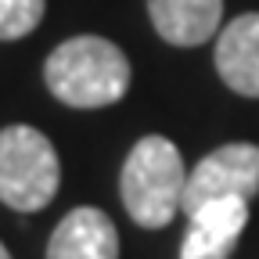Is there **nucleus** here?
<instances>
[{"label": "nucleus", "instance_id": "f257e3e1", "mask_svg": "<svg viewBox=\"0 0 259 259\" xmlns=\"http://www.w3.org/2000/svg\"><path fill=\"white\" fill-rule=\"evenodd\" d=\"M47 90L69 108L115 105L130 87V61L105 36H72L51 51L44 65Z\"/></svg>", "mask_w": 259, "mask_h": 259}, {"label": "nucleus", "instance_id": "f03ea898", "mask_svg": "<svg viewBox=\"0 0 259 259\" xmlns=\"http://www.w3.org/2000/svg\"><path fill=\"white\" fill-rule=\"evenodd\" d=\"M184 187H187L184 155L169 137L158 134L141 137L122 162V177H119L122 205L130 220L148 227V231L166 227L180 212Z\"/></svg>", "mask_w": 259, "mask_h": 259}, {"label": "nucleus", "instance_id": "7ed1b4c3", "mask_svg": "<svg viewBox=\"0 0 259 259\" xmlns=\"http://www.w3.org/2000/svg\"><path fill=\"white\" fill-rule=\"evenodd\" d=\"M58 151L36 126L15 122L0 130V202L18 212H40L58 194Z\"/></svg>", "mask_w": 259, "mask_h": 259}, {"label": "nucleus", "instance_id": "20e7f679", "mask_svg": "<svg viewBox=\"0 0 259 259\" xmlns=\"http://www.w3.org/2000/svg\"><path fill=\"white\" fill-rule=\"evenodd\" d=\"M259 194V148L255 144H223L209 151L198 166L187 173L184 187V216H194L212 202H252Z\"/></svg>", "mask_w": 259, "mask_h": 259}, {"label": "nucleus", "instance_id": "39448f33", "mask_svg": "<svg viewBox=\"0 0 259 259\" xmlns=\"http://www.w3.org/2000/svg\"><path fill=\"white\" fill-rule=\"evenodd\" d=\"M216 72L241 97H259V11L238 15L220 29L216 40Z\"/></svg>", "mask_w": 259, "mask_h": 259}, {"label": "nucleus", "instance_id": "423d86ee", "mask_svg": "<svg viewBox=\"0 0 259 259\" xmlns=\"http://www.w3.org/2000/svg\"><path fill=\"white\" fill-rule=\"evenodd\" d=\"M248 227V202H212L187 216L180 259H231L241 231Z\"/></svg>", "mask_w": 259, "mask_h": 259}, {"label": "nucleus", "instance_id": "0eeeda50", "mask_svg": "<svg viewBox=\"0 0 259 259\" xmlns=\"http://www.w3.org/2000/svg\"><path fill=\"white\" fill-rule=\"evenodd\" d=\"M47 259H119V234L108 212L79 205L61 216L47 241Z\"/></svg>", "mask_w": 259, "mask_h": 259}, {"label": "nucleus", "instance_id": "6e6552de", "mask_svg": "<svg viewBox=\"0 0 259 259\" xmlns=\"http://www.w3.org/2000/svg\"><path fill=\"white\" fill-rule=\"evenodd\" d=\"M155 32L173 47H198L220 32L223 0H148Z\"/></svg>", "mask_w": 259, "mask_h": 259}, {"label": "nucleus", "instance_id": "1a4fd4ad", "mask_svg": "<svg viewBox=\"0 0 259 259\" xmlns=\"http://www.w3.org/2000/svg\"><path fill=\"white\" fill-rule=\"evenodd\" d=\"M47 0H0V40H22L40 25Z\"/></svg>", "mask_w": 259, "mask_h": 259}, {"label": "nucleus", "instance_id": "9d476101", "mask_svg": "<svg viewBox=\"0 0 259 259\" xmlns=\"http://www.w3.org/2000/svg\"><path fill=\"white\" fill-rule=\"evenodd\" d=\"M0 259H11V252L4 248V241H0Z\"/></svg>", "mask_w": 259, "mask_h": 259}]
</instances>
